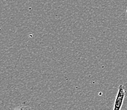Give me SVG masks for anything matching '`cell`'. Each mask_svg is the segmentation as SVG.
<instances>
[{
  "instance_id": "obj_1",
  "label": "cell",
  "mask_w": 127,
  "mask_h": 110,
  "mask_svg": "<svg viewBox=\"0 0 127 110\" xmlns=\"http://www.w3.org/2000/svg\"><path fill=\"white\" fill-rule=\"evenodd\" d=\"M127 96V91L124 85L121 84L118 87L117 95L116 96V99L115 101L113 110H121L123 106L124 99Z\"/></svg>"
},
{
  "instance_id": "obj_2",
  "label": "cell",
  "mask_w": 127,
  "mask_h": 110,
  "mask_svg": "<svg viewBox=\"0 0 127 110\" xmlns=\"http://www.w3.org/2000/svg\"><path fill=\"white\" fill-rule=\"evenodd\" d=\"M10 110H33V109L29 106L27 105H21V106H17Z\"/></svg>"
}]
</instances>
